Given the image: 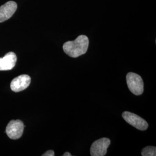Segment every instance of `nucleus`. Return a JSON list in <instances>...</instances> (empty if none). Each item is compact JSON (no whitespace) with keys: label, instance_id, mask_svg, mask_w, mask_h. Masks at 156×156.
<instances>
[{"label":"nucleus","instance_id":"4","mask_svg":"<svg viewBox=\"0 0 156 156\" xmlns=\"http://www.w3.org/2000/svg\"><path fill=\"white\" fill-rule=\"evenodd\" d=\"M24 128V124L21 120H11L6 126V133L12 140H17L22 136Z\"/></svg>","mask_w":156,"mask_h":156},{"label":"nucleus","instance_id":"7","mask_svg":"<svg viewBox=\"0 0 156 156\" xmlns=\"http://www.w3.org/2000/svg\"><path fill=\"white\" fill-rule=\"evenodd\" d=\"M17 4L14 1H8L0 6V23L4 22L10 19L16 12Z\"/></svg>","mask_w":156,"mask_h":156},{"label":"nucleus","instance_id":"8","mask_svg":"<svg viewBox=\"0 0 156 156\" xmlns=\"http://www.w3.org/2000/svg\"><path fill=\"white\" fill-rule=\"evenodd\" d=\"M17 57L14 52H8L2 58H0V71L12 69L16 63Z\"/></svg>","mask_w":156,"mask_h":156},{"label":"nucleus","instance_id":"10","mask_svg":"<svg viewBox=\"0 0 156 156\" xmlns=\"http://www.w3.org/2000/svg\"><path fill=\"white\" fill-rule=\"evenodd\" d=\"M55 156V152L52 150L47 151L44 154H42V156Z\"/></svg>","mask_w":156,"mask_h":156},{"label":"nucleus","instance_id":"3","mask_svg":"<svg viewBox=\"0 0 156 156\" xmlns=\"http://www.w3.org/2000/svg\"><path fill=\"white\" fill-rule=\"evenodd\" d=\"M122 117L127 123L138 129L144 131L148 128L149 125L146 121L133 113L127 111L124 112L122 114Z\"/></svg>","mask_w":156,"mask_h":156},{"label":"nucleus","instance_id":"9","mask_svg":"<svg viewBox=\"0 0 156 156\" xmlns=\"http://www.w3.org/2000/svg\"><path fill=\"white\" fill-rule=\"evenodd\" d=\"M141 154L142 156H156V148L154 146H147L143 149Z\"/></svg>","mask_w":156,"mask_h":156},{"label":"nucleus","instance_id":"5","mask_svg":"<svg viewBox=\"0 0 156 156\" xmlns=\"http://www.w3.org/2000/svg\"><path fill=\"white\" fill-rule=\"evenodd\" d=\"M111 140L106 138H102L95 140L90 147V155L91 156H104L106 154Z\"/></svg>","mask_w":156,"mask_h":156},{"label":"nucleus","instance_id":"1","mask_svg":"<svg viewBox=\"0 0 156 156\" xmlns=\"http://www.w3.org/2000/svg\"><path fill=\"white\" fill-rule=\"evenodd\" d=\"M89 44L88 37L81 35L73 41H68L64 43L63 50L67 55L73 58H76L86 53Z\"/></svg>","mask_w":156,"mask_h":156},{"label":"nucleus","instance_id":"2","mask_svg":"<svg viewBox=\"0 0 156 156\" xmlns=\"http://www.w3.org/2000/svg\"><path fill=\"white\" fill-rule=\"evenodd\" d=\"M126 80L128 89L133 94L140 95L143 93L144 84L139 75L135 73H128L126 76Z\"/></svg>","mask_w":156,"mask_h":156},{"label":"nucleus","instance_id":"6","mask_svg":"<svg viewBox=\"0 0 156 156\" xmlns=\"http://www.w3.org/2000/svg\"><path fill=\"white\" fill-rule=\"evenodd\" d=\"M31 83V78L27 75H21L14 78L11 83V89L14 92L26 89Z\"/></svg>","mask_w":156,"mask_h":156},{"label":"nucleus","instance_id":"11","mask_svg":"<svg viewBox=\"0 0 156 156\" xmlns=\"http://www.w3.org/2000/svg\"><path fill=\"white\" fill-rule=\"evenodd\" d=\"M62 156H72V154L69 152H66Z\"/></svg>","mask_w":156,"mask_h":156}]
</instances>
